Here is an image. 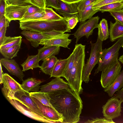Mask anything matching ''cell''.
Segmentation results:
<instances>
[{
  "mask_svg": "<svg viewBox=\"0 0 123 123\" xmlns=\"http://www.w3.org/2000/svg\"><path fill=\"white\" fill-rule=\"evenodd\" d=\"M32 5L25 4L18 5L6 3L4 16L10 22L13 20H22L29 7Z\"/></svg>",
  "mask_w": 123,
  "mask_h": 123,
  "instance_id": "obj_8",
  "label": "cell"
},
{
  "mask_svg": "<svg viewBox=\"0 0 123 123\" xmlns=\"http://www.w3.org/2000/svg\"><path fill=\"white\" fill-rule=\"evenodd\" d=\"M46 7H51L55 10L60 9L58 0H45Z\"/></svg>",
  "mask_w": 123,
  "mask_h": 123,
  "instance_id": "obj_40",
  "label": "cell"
},
{
  "mask_svg": "<svg viewBox=\"0 0 123 123\" xmlns=\"http://www.w3.org/2000/svg\"><path fill=\"white\" fill-rule=\"evenodd\" d=\"M5 7V1L4 0H0V19L4 16Z\"/></svg>",
  "mask_w": 123,
  "mask_h": 123,
  "instance_id": "obj_43",
  "label": "cell"
},
{
  "mask_svg": "<svg viewBox=\"0 0 123 123\" xmlns=\"http://www.w3.org/2000/svg\"><path fill=\"white\" fill-rule=\"evenodd\" d=\"M123 87V69L113 83L110 86L104 88V91L110 97H112L115 92L119 91Z\"/></svg>",
  "mask_w": 123,
  "mask_h": 123,
  "instance_id": "obj_22",
  "label": "cell"
},
{
  "mask_svg": "<svg viewBox=\"0 0 123 123\" xmlns=\"http://www.w3.org/2000/svg\"><path fill=\"white\" fill-rule=\"evenodd\" d=\"M96 0H82L77 3L79 12L83 11L87 6Z\"/></svg>",
  "mask_w": 123,
  "mask_h": 123,
  "instance_id": "obj_39",
  "label": "cell"
},
{
  "mask_svg": "<svg viewBox=\"0 0 123 123\" xmlns=\"http://www.w3.org/2000/svg\"><path fill=\"white\" fill-rule=\"evenodd\" d=\"M10 22L8 21L6 24L0 30V45L3 42L6 37L5 34L7 28L9 26Z\"/></svg>",
  "mask_w": 123,
  "mask_h": 123,
  "instance_id": "obj_41",
  "label": "cell"
},
{
  "mask_svg": "<svg viewBox=\"0 0 123 123\" xmlns=\"http://www.w3.org/2000/svg\"><path fill=\"white\" fill-rule=\"evenodd\" d=\"M42 82L35 78H29L23 80L20 85L23 90L26 92H39L40 87V85Z\"/></svg>",
  "mask_w": 123,
  "mask_h": 123,
  "instance_id": "obj_19",
  "label": "cell"
},
{
  "mask_svg": "<svg viewBox=\"0 0 123 123\" xmlns=\"http://www.w3.org/2000/svg\"><path fill=\"white\" fill-rule=\"evenodd\" d=\"M109 36L110 41L112 42L123 37V24L117 20L113 23L110 22Z\"/></svg>",
  "mask_w": 123,
  "mask_h": 123,
  "instance_id": "obj_21",
  "label": "cell"
},
{
  "mask_svg": "<svg viewBox=\"0 0 123 123\" xmlns=\"http://www.w3.org/2000/svg\"><path fill=\"white\" fill-rule=\"evenodd\" d=\"M85 123H115L112 119L107 118L105 117L103 118H96L92 120H88Z\"/></svg>",
  "mask_w": 123,
  "mask_h": 123,
  "instance_id": "obj_38",
  "label": "cell"
},
{
  "mask_svg": "<svg viewBox=\"0 0 123 123\" xmlns=\"http://www.w3.org/2000/svg\"><path fill=\"white\" fill-rule=\"evenodd\" d=\"M113 97L119 99L122 103L123 102V87L117 91Z\"/></svg>",
  "mask_w": 123,
  "mask_h": 123,
  "instance_id": "obj_44",
  "label": "cell"
},
{
  "mask_svg": "<svg viewBox=\"0 0 123 123\" xmlns=\"http://www.w3.org/2000/svg\"><path fill=\"white\" fill-rule=\"evenodd\" d=\"M103 41L98 37L95 43L91 41V50L89 57L85 64L82 74L83 81L88 83L89 81V76L92 69L98 62L102 53Z\"/></svg>",
  "mask_w": 123,
  "mask_h": 123,
  "instance_id": "obj_5",
  "label": "cell"
},
{
  "mask_svg": "<svg viewBox=\"0 0 123 123\" xmlns=\"http://www.w3.org/2000/svg\"><path fill=\"white\" fill-rule=\"evenodd\" d=\"M65 18L67 21L68 27L70 30L73 29L75 27L79 21L78 16L77 15Z\"/></svg>",
  "mask_w": 123,
  "mask_h": 123,
  "instance_id": "obj_35",
  "label": "cell"
},
{
  "mask_svg": "<svg viewBox=\"0 0 123 123\" xmlns=\"http://www.w3.org/2000/svg\"><path fill=\"white\" fill-rule=\"evenodd\" d=\"M0 63L11 74L18 77L20 81H23L25 75L23 71L14 60L5 58L0 59Z\"/></svg>",
  "mask_w": 123,
  "mask_h": 123,
  "instance_id": "obj_16",
  "label": "cell"
},
{
  "mask_svg": "<svg viewBox=\"0 0 123 123\" xmlns=\"http://www.w3.org/2000/svg\"><path fill=\"white\" fill-rule=\"evenodd\" d=\"M8 21L4 16L0 19V30L6 24Z\"/></svg>",
  "mask_w": 123,
  "mask_h": 123,
  "instance_id": "obj_45",
  "label": "cell"
},
{
  "mask_svg": "<svg viewBox=\"0 0 123 123\" xmlns=\"http://www.w3.org/2000/svg\"><path fill=\"white\" fill-rule=\"evenodd\" d=\"M19 28L26 30L41 33L55 30L63 32H70L68 23L64 17L57 20H30L19 23Z\"/></svg>",
  "mask_w": 123,
  "mask_h": 123,
  "instance_id": "obj_3",
  "label": "cell"
},
{
  "mask_svg": "<svg viewBox=\"0 0 123 123\" xmlns=\"http://www.w3.org/2000/svg\"><path fill=\"white\" fill-rule=\"evenodd\" d=\"M118 60L122 63L123 64V54L119 57Z\"/></svg>",
  "mask_w": 123,
  "mask_h": 123,
  "instance_id": "obj_48",
  "label": "cell"
},
{
  "mask_svg": "<svg viewBox=\"0 0 123 123\" xmlns=\"http://www.w3.org/2000/svg\"><path fill=\"white\" fill-rule=\"evenodd\" d=\"M123 42V37H121L111 47L102 49L101 55L98 63V66L95 70L94 75L105 69L118 60L119 50Z\"/></svg>",
  "mask_w": 123,
  "mask_h": 123,
  "instance_id": "obj_4",
  "label": "cell"
},
{
  "mask_svg": "<svg viewBox=\"0 0 123 123\" xmlns=\"http://www.w3.org/2000/svg\"><path fill=\"white\" fill-rule=\"evenodd\" d=\"M122 103L118 98L116 97H112L109 99L102 107L103 116L112 120L121 116Z\"/></svg>",
  "mask_w": 123,
  "mask_h": 123,
  "instance_id": "obj_9",
  "label": "cell"
},
{
  "mask_svg": "<svg viewBox=\"0 0 123 123\" xmlns=\"http://www.w3.org/2000/svg\"><path fill=\"white\" fill-rule=\"evenodd\" d=\"M16 109L26 116L34 120L45 123H54L46 118L34 113L25 105L14 99H7Z\"/></svg>",
  "mask_w": 123,
  "mask_h": 123,
  "instance_id": "obj_13",
  "label": "cell"
},
{
  "mask_svg": "<svg viewBox=\"0 0 123 123\" xmlns=\"http://www.w3.org/2000/svg\"><path fill=\"white\" fill-rule=\"evenodd\" d=\"M115 19L121 23L123 24V9L109 12Z\"/></svg>",
  "mask_w": 123,
  "mask_h": 123,
  "instance_id": "obj_37",
  "label": "cell"
},
{
  "mask_svg": "<svg viewBox=\"0 0 123 123\" xmlns=\"http://www.w3.org/2000/svg\"><path fill=\"white\" fill-rule=\"evenodd\" d=\"M5 0V1H6L7 0Z\"/></svg>",
  "mask_w": 123,
  "mask_h": 123,
  "instance_id": "obj_50",
  "label": "cell"
},
{
  "mask_svg": "<svg viewBox=\"0 0 123 123\" xmlns=\"http://www.w3.org/2000/svg\"><path fill=\"white\" fill-rule=\"evenodd\" d=\"M42 9H43L40 8L32 5L29 8L25 13L24 17L40 11Z\"/></svg>",
  "mask_w": 123,
  "mask_h": 123,
  "instance_id": "obj_42",
  "label": "cell"
},
{
  "mask_svg": "<svg viewBox=\"0 0 123 123\" xmlns=\"http://www.w3.org/2000/svg\"><path fill=\"white\" fill-rule=\"evenodd\" d=\"M21 33L30 42L31 45L35 48L39 46L42 41L55 37L43 33L26 30H23Z\"/></svg>",
  "mask_w": 123,
  "mask_h": 123,
  "instance_id": "obj_15",
  "label": "cell"
},
{
  "mask_svg": "<svg viewBox=\"0 0 123 123\" xmlns=\"http://www.w3.org/2000/svg\"><path fill=\"white\" fill-rule=\"evenodd\" d=\"M38 54L35 55L28 56L25 61L21 64L23 68V71H25L31 69H33L34 68H40Z\"/></svg>",
  "mask_w": 123,
  "mask_h": 123,
  "instance_id": "obj_26",
  "label": "cell"
},
{
  "mask_svg": "<svg viewBox=\"0 0 123 123\" xmlns=\"http://www.w3.org/2000/svg\"><path fill=\"white\" fill-rule=\"evenodd\" d=\"M68 62V58L64 59H59L55 65L50 77H63Z\"/></svg>",
  "mask_w": 123,
  "mask_h": 123,
  "instance_id": "obj_25",
  "label": "cell"
},
{
  "mask_svg": "<svg viewBox=\"0 0 123 123\" xmlns=\"http://www.w3.org/2000/svg\"><path fill=\"white\" fill-rule=\"evenodd\" d=\"M29 94L30 96L36 98L43 105L50 106L55 111L50 102V98L48 93L39 91L29 92Z\"/></svg>",
  "mask_w": 123,
  "mask_h": 123,
  "instance_id": "obj_30",
  "label": "cell"
},
{
  "mask_svg": "<svg viewBox=\"0 0 123 123\" xmlns=\"http://www.w3.org/2000/svg\"><path fill=\"white\" fill-rule=\"evenodd\" d=\"M123 1V0H99V2L93 6L95 10H97L99 8L103 6L112 3Z\"/></svg>",
  "mask_w": 123,
  "mask_h": 123,
  "instance_id": "obj_36",
  "label": "cell"
},
{
  "mask_svg": "<svg viewBox=\"0 0 123 123\" xmlns=\"http://www.w3.org/2000/svg\"><path fill=\"white\" fill-rule=\"evenodd\" d=\"M70 34L65 33L52 38L42 41L40 44L46 47L51 46H58L69 49L68 46L72 41L68 38Z\"/></svg>",
  "mask_w": 123,
  "mask_h": 123,
  "instance_id": "obj_17",
  "label": "cell"
},
{
  "mask_svg": "<svg viewBox=\"0 0 123 123\" xmlns=\"http://www.w3.org/2000/svg\"><path fill=\"white\" fill-rule=\"evenodd\" d=\"M121 68L118 60L102 71L100 81L102 87L105 88L111 85L120 74Z\"/></svg>",
  "mask_w": 123,
  "mask_h": 123,
  "instance_id": "obj_6",
  "label": "cell"
},
{
  "mask_svg": "<svg viewBox=\"0 0 123 123\" xmlns=\"http://www.w3.org/2000/svg\"><path fill=\"white\" fill-rule=\"evenodd\" d=\"M99 17L98 16L92 17L86 21L80 22V25L76 31L73 34L76 38V43L85 36L88 38L93 32L94 29L98 28Z\"/></svg>",
  "mask_w": 123,
  "mask_h": 123,
  "instance_id": "obj_7",
  "label": "cell"
},
{
  "mask_svg": "<svg viewBox=\"0 0 123 123\" xmlns=\"http://www.w3.org/2000/svg\"><path fill=\"white\" fill-rule=\"evenodd\" d=\"M99 0H96L87 6L82 11L79 12L78 19L80 22H83L91 18L97 12L99 11L98 10H95L93 6L99 2Z\"/></svg>",
  "mask_w": 123,
  "mask_h": 123,
  "instance_id": "obj_23",
  "label": "cell"
},
{
  "mask_svg": "<svg viewBox=\"0 0 123 123\" xmlns=\"http://www.w3.org/2000/svg\"><path fill=\"white\" fill-rule=\"evenodd\" d=\"M48 93L51 104L62 118L63 123H76L79 121L82 102L73 89H63Z\"/></svg>",
  "mask_w": 123,
  "mask_h": 123,
  "instance_id": "obj_1",
  "label": "cell"
},
{
  "mask_svg": "<svg viewBox=\"0 0 123 123\" xmlns=\"http://www.w3.org/2000/svg\"><path fill=\"white\" fill-rule=\"evenodd\" d=\"M45 13V9H43L40 11L24 17L19 22L31 20L40 18L43 16Z\"/></svg>",
  "mask_w": 123,
  "mask_h": 123,
  "instance_id": "obj_34",
  "label": "cell"
},
{
  "mask_svg": "<svg viewBox=\"0 0 123 123\" xmlns=\"http://www.w3.org/2000/svg\"><path fill=\"white\" fill-rule=\"evenodd\" d=\"M21 43L16 44L7 48L0 49V52L4 58L12 59L17 56L20 48Z\"/></svg>",
  "mask_w": 123,
  "mask_h": 123,
  "instance_id": "obj_29",
  "label": "cell"
},
{
  "mask_svg": "<svg viewBox=\"0 0 123 123\" xmlns=\"http://www.w3.org/2000/svg\"><path fill=\"white\" fill-rule=\"evenodd\" d=\"M60 9L56 10L55 12L62 16L65 18L72 17L75 15L78 16L77 3L68 4L60 0H58Z\"/></svg>",
  "mask_w": 123,
  "mask_h": 123,
  "instance_id": "obj_18",
  "label": "cell"
},
{
  "mask_svg": "<svg viewBox=\"0 0 123 123\" xmlns=\"http://www.w3.org/2000/svg\"><path fill=\"white\" fill-rule=\"evenodd\" d=\"M0 84H1L3 83V72L2 70V65L0 63Z\"/></svg>",
  "mask_w": 123,
  "mask_h": 123,
  "instance_id": "obj_47",
  "label": "cell"
},
{
  "mask_svg": "<svg viewBox=\"0 0 123 123\" xmlns=\"http://www.w3.org/2000/svg\"><path fill=\"white\" fill-rule=\"evenodd\" d=\"M41 86L39 91L47 93L63 89H73L68 82L61 77L55 78L50 82Z\"/></svg>",
  "mask_w": 123,
  "mask_h": 123,
  "instance_id": "obj_14",
  "label": "cell"
},
{
  "mask_svg": "<svg viewBox=\"0 0 123 123\" xmlns=\"http://www.w3.org/2000/svg\"><path fill=\"white\" fill-rule=\"evenodd\" d=\"M58 60L55 56L46 59L43 61L40 66V70L45 74L50 76L55 65Z\"/></svg>",
  "mask_w": 123,
  "mask_h": 123,
  "instance_id": "obj_24",
  "label": "cell"
},
{
  "mask_svg": "<svg viewBox=\"0 0 123 123\" xmlns=\"http://www.w3.org/2000/svg\"><path fill=\"white\" fill-rule=\"evenodd\" d=\"M85 45L76 44L74 49L75 52L74 62L67 80L72 88L79 95L82 94V72L85 65Z\"/></svg>",
  "mask_w": 123,
  "mask_h": 123,
  "instance_id": "obj_2",
  "label": "cell"
},
{
  "mask_svg": "<svg viewBox=\"0 0 123 123\" xmlns=\"http://www.w3.org/2000/svg\"><path fill=\"white\" fill-rule=\"evenodd\" d=\"M60 47L51 46L43 47L38 49V54L39 61H43L46 59L58 54L60 51Z\"/></svg>",
  "mask_w": 123,
  "mask_h": 123,
  "instance_id": "obj_20",
  "label": "cell"
},
{
  "mask_svg": "<svg viewBox=\"0 0 123 123\" xmlns=\"http://www.w3.org/2000/svg\"><path fill=\"white\" fill-rule=\"evenodd\" d=\"M45 13L43 16L31 20H57L64 18L63 17L57 14L53 10L52 7H46L45 9Z\"/></svg>",
  "mask_w": 123,
  "mask_h": 123,
  "instance_id": "obj_28",
  "label": "cell"
},
{
  "mask_svg": "<svg viewBox=\"0 0 123 123\" xmlns=\"http://www.w3.org/2000/svg\"><path fill=\"white\" fill-rule=\"evenodd\" d=\"M65 3L68 4L77 3L82 0H60Z\"/></svg>",
  "mask_w": 123,
  "mask_h": 123,
  "instance_id": "obj_46",
  "label": "cell"
},
{
  "mask_svg": "<svg viewBox=\"0 0 123 123\" xmlns=\"http://www.w3.org/2000/svg\"><path fill=\"white\" fill-rule=\"evenodd\" d=\"M12 99H16L21 102L34 113L45 118L43 116L36 104L31 97L29 92L23 90L18 91L15 93L14 97Z\"/></svg>",
  "mask_w": 123,
  "mask_h": 123,
  "instance_id": "obj_11",
  "label": "cell"
},
{
  "mask_svg": "<svg viewBox=\"0 0 123 123\" xmlns=\"http://www.w3.org/2000/svg\"><path fill=\"white\" fill-rule=\"evenodd\" d=\"M22 39L21 36L13 37L6 36L0 45V49L7 48L21 43Z\"/></svg>",
  "mask_w": 123,
  "mask_h": 123,
  "instance_id": "obj_31",
  "label": "cell"
},
{
  "mask_svg": "<svg viewBox=\"0 0 123 123\" xmlns=\"http://www.w3.org/2000/svg\"><path fill=\"white\" fill-rule=\"evenodd\" d=\"M98 37L103 41L107 39L109 36V31L107 20L103 18L98 25Z\"/></svg>",
  "mask_w": 123,
  "mask_h": 123,
  "instance_id": "obj_27",
  "label": "cell"
},
{
  "mask_svg": "<svg viewBox=\"0 0 123 123\" xmlns=\"http://www.w3.org/2000/svg\"><path fill=\"white\" fill-rule=\"evenodd\" d=\"M3 86L2 91L7 99L13 98L17 91L23 90L21 84L6 73L3 74Z\"/></svg>",
  "mask_w": 123,
  "mask_h": 123,
  "instance_id": "obj_10",
  "label": "cell"
},
{
  "mask_svg": "<svg viewBox=\"0 0 123 123\" xmlns=\"http://www.w3.org/2000/svg\"><path fill=\"white\" fill-rule=\"evenodd\" d=\"M74 58L75 52L73 50L72 53L68 58V62L63 77L67 81L68 79L70 71L74 64Z\"/></svg>",
  "mask_w": 123,
  "mask_h": 123,
  "instance_id": "obj_33",
  "label": "cell"
},
{
  "mask_svg": "<svg viewBox=\"0 0 123 123\" xmlns=\"http://www.w3.org/2000/svg\"><path fill=\"white\" fill-rule=\"evenodd\" d=\"M123 9V1L115 2L106 5L99 8L97 10L103 12L118 11Z\"/></svg>",
  "mask_w": 123,
  "mask_h": 123,
  "instance_id": "obj_32",
  "label": "cell"
},
{
  "mask_svg": "<svg viewBox=\"0 0 123 123\" xmlns=\"http://www.w3.org/2000/svg\"><path fill=\"white\" fill-rule=\"evenodd\" d=\"M30 96L37 105L44 117L54 123H63L62 118L53 109L43 105L34 97Z\"/></svg>",
  "mask_w": 123,
  "mask_h": 123,
  "instance_id": "obj_12",
  "label": "cell"
},
{
  "mask_svg": "<svg viewBox=\"0 0 123 123\" xmlns=\"http://www.w3.org/2000/svg\"><path fill=\"white\" fill-rule=\"evenodd\" d=\"M121 47H122L123 48V44H122Z\"/></svg>",
  "mask_w": 123,
  "mask_h": 123,
  "instance_id": "obj_49",
  "label": "cell"
}]
</instances>
